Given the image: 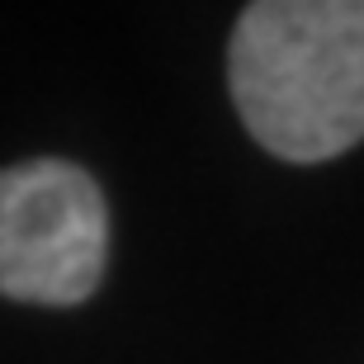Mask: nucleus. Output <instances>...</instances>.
<instances>
[{
  "instance_id": "f03ea898",
  "label": "nucleus",
  "mask_w": 364,
  "mask_h": 364,
  "mask_svg": "<svg viewBox=\"0 0 364 364\" xmlns=\"http://www.w3.org/2000/svg\"><path fill=\"white\" fill-rule=\"evenodd\" d=\"M109 213L100 185L71 161L0 171V294L19 303H81L105 274Z\"/></svg>"
},
{
  "instance_id": "f257e3e1",
  "label": "nucleus",
  "mask_w": 364,
  "mask_h": 364,
  "mask_svg": "<svg viewBox=\"0 0 364 364\" xmlns=\"http://www.w3.org/2000/svg\"><path fill=\"white\" fill-rule=\"evenodd\" d=\"M237 114L284 161H331L364 137V0H260L232 33Z\"/></svg>"
}]
</instances>
